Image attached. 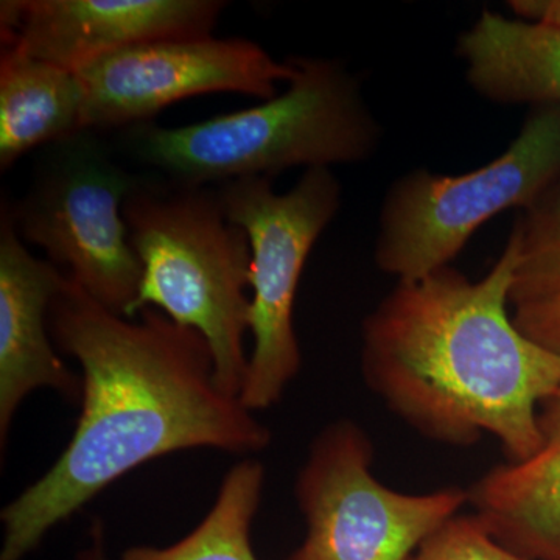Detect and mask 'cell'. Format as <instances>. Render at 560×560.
Returning a JSON list of instances; mask_svg holds the SVG:
<instances>
[{"mask_svg": "<svg viewBox=\"0 0 560 560\" xmlns=\"http://www.w3.org/2000/svg\"><path fill=\"white\" fill-rule=\"evenodd\" d=\"M116 315L66 275L49 307L55 346L83 370L81 415L51 469L3 508L0 560H22L54 526L151 459L187 448L256 453L271 433L219 388L198 331L158 308Z\"/></svg>", "mask_w": 560, "mask_h": 560, "instance_id": "obj_1", "label": "cell"}, {"mask_svg": "<svg viewBox=\"0 0 560 560\" xmlns=\"http://www.w3.org/2000/svg\"><path fill=\"white\" fill-rule=\"evenodd\" d=\"M518 230L480 280L452 267L399 280L363 323L361 372L405 423L440 444L495 438L506 463L540 445L537 412L560 386V357L515 326L508 311Z\"/></svg>", "mask_w": 560, "mask_h": 560, "instance_id": "obj_2", "label": "cell"}, {"mask_svg": "<svg viewBox=\"0 0 560 560\" xmlns=\"http://www.w3.org/2000/svg\"><path fill=\"white\" fill-rule=\"evenodd\" d=\"M290 60L296 73L270 101L187 127L136 125L127 128L128 145L183 187L370 160L382 130L359 80L337 60Z\"/></svg>", "mask_w": 560, "mask_h": 560, "instance_id": "obj_3", "label": "cell"}, {"mask_svg": "<svg viewBox=\"0 0 560 560\" xmlns=\"http://www.w3.org/2000/svg\"><path fill=\"white\" fill-rule=\"evenodd\" d=\"M130 242L142 264L132 316L154 308L198 331L213 357V375L238 397L248 372L250 246L231 223L219 190L142 179L124 205Z\"/></svg>", "mask_w": 560, "mask_h": 560, "instance_id": "obj_4", "label": "cell"}, {"mask_svg": "<svg viewBox=\"0 0 560 560\" xmlns=\"http://www.w3.org/2000/svg\"><path fill=\"white\" fill-rule=\"evenodd\" d=\"M560 176V106H537L508 150L458 176L416 168L386 191L375 241L378 270L399 280L451 267L482 224L525 210Z\"/></svg>", "mask_w": 560, "mask_h": 560, "instance_id": "obj_5", "label": "cell"}, {"mask_svg": "<svg viewBox=\"0 0 560 560\" xmlns=\"http://www.w3.org/2000/svg\"><path fill=\"white\" fill-rule=\"evenodd\" d=\"M31 190L9 205L22 241L116 315L132 318L142 264L130 242L124 205L142 183L124 171L92 131L51 143Z\"/></svg>", "mask_w": 560, "mask_h": 560, "instance_id": "obj_6", "label": "cell"}, {"mask_svg": "<svg viewBox=\"0 0 560 560\" xmlns=\"http://www.w3.org/2000/svg\"><path fill=\"white\" fill-rule=\"evenodd\" d=\"M217 190L228 220L246 232L250 246L254 346L241 400L250 411L267 410L301 370L293 323L298 285L308 254L340 209L341 186L330 168L318 167L285 194L264 176L228 180Z\"/></svg>", "mask_w": 560, "mask_h": 560, "instance_id": "obj_7", "label": "cell"}, {"mask_svg": "<svg viewBox=\"0 0 560 560\" xmlns=\"http://www.w3.org/2000/svg\"><path fill=\"white\" fill-rule=\"evenodd\" d=\"M372 460L374 445L359 423L342 419L320 431L294 488L307 534L287 560H408L467 503L460 488H386Z\"/></svg>", "mask_w": 560, "mask_h": 560, "instance_id": "obj_8", "label": "cell"}, {"mask_svg": "<svg viewBox=\"0 0 560 560\" xmlns=\"http://www.w3.org/2000/svg\"><path fill=\"white\" fill-rule=\"evenodd\" d=\"M296 73L290 58L279 62L249 39H162L103 57L79 70L83 90L81 131L150 124L184 98L237 92L270 101L279 81Z\"/></svg>", "mask_w": 560, "mask_h": 560, "instance_id": "obj_9", "label": "cell"}, {"mask_svg": "<svg viewBox=\"0 0 560 560\" xmlns=\"http://www.w3.org/2000/svg\"><path fill=\"white\" fill-rule=\"evenodd\" d=\"M220 0H3L2 49L77 73L116 51L162 39L206 38Z\"/></svg>", "mask_w": 560, "mask_h": 560, "instance_id": "obj_10", "label": "cell"}, {"mask_svg": "<svg viewBox=\"0 0 560 560\" xmlns=\"http://www.w3.org/2000/svg\"><path fill=\"white\" fill-rule=\"evenodd\" d=\"M62 275L49 260L33 257L14 228L9 205L0 220V442L22 400L39 388L81 401L83 383L54 349L49 307Z\"/></svg>", "mask_w": 560, "mask_h": 560, "instance_id": "obj_11", "label": "cell"}, {"mask_svg": "<svg viewBox=\"0 0 560 560\" xmlns=\"http://www.w3.org/2000/svg\"><path fill=\"white\" fill-rule=\"evenodd\" d=\"M537 425V452L492 467L467 489V503L508 550L528 560H560V386L541 401Z\"/></svg>", "mask_w": 560, "mask_h": 560, "instance_id": "obj_12", "label": "cell"}, {"mask_svg": "<svg viewBox=\"0 0 560 560\" xmlns=\"http://www.w3.org/2000/svg\"><path fill=\"white\" fill-rule=\"evenodd\" d=\"M456 50L467 83L486 101L560 106V24L485 10Z\"/></svg>", "mask_w": 560, "mask_h": 560, "instance_id": "obj_13", "label": "cell"}, {"mask_svg": "<svg viewBox=\"0 0 560 560\" xmlns=\"http://www.w3.org/2000/svg\"><path fill=\"white\" fill-rule=\"evenodd\" d=\"M83 90L77 73L22 51L0 54V168L28 151L81 132Z\"/></svg>", "mask_w": 560, "mask_h": 560, "instance_id": "obj_14", "label": "cell"}, {"mask_svg": "<svg viewBox=\"0 0 560 560\" xmlns=\"http://www.w3.org/2000/svg\"><path fill=\"white\" fill-rule=\"evenodd\" d=\"M265 470L257 460L235 464L208 517L189 536L167 548L132 547L120 560H259L250 525L259 510Z\"/></svg>", "mask_w": 560, "mask_h": 560, "instance_id": "obj_15", "label": "cell"}, {"mask_svg": "<svg viewBox=\"0 0 560 560\" xmlns=\"http://www.w3.org/2000/svg\"><path fill=\"white\" fill-rule=\"evenodd\" d=\"M515 226L518 260L510 296L514 307L560 293V176L523 210Z\"/></svg>", "mask_w": 560, "mask_h": 560, "instance_id": "obj_16", "label": "cell"}, {"mask_svg": "<svg viewBox=\"0 0 560 560\" xmlns=\"http://www.w3.org/2000/svg\"><path fill=\"white\" fill-rule=\"evenodd\" d=\"M408 560H528L492 536L477 515H458L430 534Z\"/></svg>", "mask_w": 560, "mask_h": 560, "instance_id": "obj_17", "label": "cell"}, {"mask_svg": "<svg viewBox=\"0 0 560 560\" xmlns=\"http://www.w3.org/2000/svg\"><path fill=\"white\" fill-rule=\"evenodd\" d=\"M512 318L529 340L560 357V293L515 305Z\"/></svg>", "mask_w": 560, "mask_h": 560, "instance_id": "obj_18", "label": "cell"}, {"mask_svg": "<svg viewBox=\"0 0 560 560\" xmlns=\"http://www.w3.org/2000/svg\"><path fill=\"white\" fill-rule=\"evenodd\" d=\"M508 5L514 16L523 20L560 24V0H511Z\"/></svg>", "mask_w": 560, "mask_h": 560, "instance_id": "obj_19", "label": "cell"}, {"mask_svg": "<svg viewBox=\"0 0 560 560\" xmlns=\"http://www.w3.org/2000/svg\"><path fill=\"white\" fill-rule=\"evenodd\" d=\"M83 560H106L105 556H103L101 545H97V548H92L91 551H88L86 555L83 556Z\"/></svg>", "mask_w": 560, "mask_h": 560, "instance_id": "obj_20", "label": "cell"}]
</instances>
